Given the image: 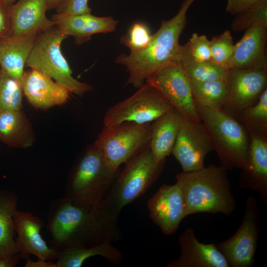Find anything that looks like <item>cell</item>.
<instances>
[{
	"label": "cell",
	"mask_w": 267,
	"mask_h": 267,
	"mask_svg": "<svg viewBox=\"0 0 267 267\" xmlns=\"http://www.w3.org/2000/svg\"><path fill=\"white\" fill-rule=\"evenodd\" d=\"M46 227L51 238V246L59 251L112 242L121 237L117 224L99 220L93 207L78 204L64 197L50 203Z\"/></svg>",
	"instance_id": "1"
},
{
	"label": "cell",
	"mask_w": 267,
	"mask_h": 267,
	"mask_svg": "<svg viewBox=\"0 0 267 267\" xmlns=\"http://www.w3.org/2000/svg\"><path fill=\"white\" fill-rule=\"evenodd\" d=\"M195 0H184L178 13L168 20H163L143 49L120 54L116 62L124 66L129 73L127 84L136 88L167 65L178 62L181 45L179 36L186 24L187 11Z\"/></svg>",
	"instance_id": "2"
},
{
	"label": "cell",
	"mask_w": 267,
	"mask_h": 267,
	"mask_svg": "<svg viewBox=\"0 0 267 267\" xmlns=\"http://www.w3.org/2000/svg\"><path fill=\"white\" fill-rule=\"evenodd\" d=\"M165 162L156 161L147 147L125 163L107 194L93 207L97 217L104 222L117 224L122 209L143 195L155 182Z\"/></svg>",
	"instance_id": "3"
},
{
	"label": "cell",
	"mask_w": 267,
	"mask_h": 267,
	"mask_svg": "<svg viewBox=\"0 0 267 267\" xmlns=\"http://www.w3.org/2000/svg\"><path fill=\"white\" fill-rule=\"evenodd\" d=\"M227 170L211 165L176 175L184 198V216L199 213L229 215L236 207Z\"/></svg>",
	"instance_id": "4"
},
{
	"label": "cell",
	"mask_w": 267,
	"mask_h": 267,
	"mask_svg": "<svg viewBox=\"0 0 267 267\" xmlns=\"http://www.w3.org/2000/svg\"><path fill=\"white\" fill-rule=\"evenodd\" d=\"M201 122L209 134L220 166L226 170H244L250 143L249 131L236 119L221 110L196 102Z\"/></svg>",
	"instance_id": "5"
},
{
	"label": "cell",
	"mask_w": 267,
	"mask_h": 267,
	"mask_svg": "<svg viewBox=\"0 0 267 267\" xmlns=\"http://www.w3.org/2000/svg\"><path fill=\"white\" fill-rule=\"evenodd\" d=\"M119 170L107 165L93 143L76 163L64 189V197L78 204L94 207L107 194Z\"/></svg>",
	"instance_id": "6"
},
{
	"label": "cell",
	"mask_w": 267,
	"mask_h": 267,
	"mask_svg": "<svg viewBox=\"0 0 267 267\" xmlns=\"http://www.w3.org/2000/svg\"><path fill=\"white\" fill-rule=\"evenodd\" d=\"M67 37L55 26L38 34L26 65L54 80L71 93L82 96L92 88L72 76L61 50V44Z\"/></svg>",
	"instance_id": "7"
},
{
	"label": "cell",
	"mask_w": 267,
	"mask_h": 267,
	"mask_svg": "<svg viewBox=\"0 0 267 267\" xmlns=\"http://www.w3.org/2000/svg\"><path fill=\"white\" fill-rule=\"evenodd\" d=\"M151 123L124 122L104 127L94 144L113 171L149 147Z\"/></svg>",
	"instance_id": "8"
},
{
	"label": "cell",
	"mask_w": 267,
	"mask_h": 267,
	"mask_svg": "<svg viewBox=\"0 0 267 267\" xmlns=\"http://www.w3.org/2000/svg\"><path fill=\"white\" fill-rule=\"evenodd\" d=\"M173 108L156 88L146 83L132 95L107 110L103 119L104 127L124 122L152 123Z\"/></svg>",
	"instance_id": "9"
},
{
	"label": "cell",
	"mask_w": 267,
	"mask_h": 267,
	"mask_svg": "<svg viewBox=\"0 0 267 267\" xmlns=\"http://www.w3.org/2000/svg\"><path fill=\"white\" fill-rule=\"evenodd\" d=\"M257 202L249 195L240 225L228 239L215 243L229 267L253 266L258 247L259 233Z\"/></svg>",
	"instance_id": "10"
},
{
	"label": "cell",
	"mask_w": 267,
	"mask_h": 267,
	"mask_svg": "<svg viewBox=\"0 0 267 267\" xmlns=\"http://www.w3.org/2000/svg\"><path fill=\"white\" fill-rule=\"evenodd\" d=\"M146 82L156 88L184 119L201 122L190 80L178 62L163 67Z\"/></svg>",
	"instance_id": "11"
},
{
	"label": "cell",
	"mask_w": 267,
	"mask_h": 267,
	"mask_svg": "<svg viewBox=\"0 0 267 267\" xmlns=\"http://www.w3.org/2000/svg\"><path fill=\"white\" fill-rule=\"evenodd\" d=\"M226 81L228 97L222 111L235 118L256 103L267 88V68L229 69Z\"/></svg>",
	"instance_id": "12"
},
{
	"label": "cell",
	"mask_w": 267,
	"mask_h": 267,
	"mask_svg": "<svg viewBox=\"0 0 267 267\" xmlns=\"http://www.w3.org/2000/svg\"><path fill=\"white\" fill-rule=\"evenodd\" d=\"M212 150L211 139L204 124L184 119L172 151L182 172L204 168V159Z\"/></svg>",
	"instance_id": "13"
},
{
	"label": "cell",
	"mask_w": 267,
	"mask_h": 267,
	"mask_svg": "<svg viewBox=\"0 0 267 267\" xmlns=\"http://www.w3.org/2000/svg\"><path fill=\"white\" fill-rule=\"evenodd\" d=\"M147 206L150 218L166 235L175 233L185 218L183 195L177 182L163 184L149 199Z\"/></svg>",
	"instance_id": "14"
},
{
	"label": "cell",
	"mask_w": 267,
	"mask_h": 267,
	"mask_svg": "<svg viewBox=\"0 0 267 267\" xmlns=\"http://www.w3.org/2000/svg\"><path fill=\"white\" fill-rule=\"evenodd\" d=\"M13 219L17 235L15 239L16 247L22 258L26 259L31 254L47 261L57 259L59 251L48 245L41 234L44 225L41 219L30 212L18 209Z\"/></svg>",
	"instance_id": "15"
},
{
	"label": "cell",
	"mask_w": 267,
	"mask_h": 267,
	"mask_svg": "<svg viewBox=\"0 0 267 267\" xmlns=\"http://www.w3.org/2000/svg\"><path fill=\"white\" fill-rule=\"evenodd\" d=\"M178 242L180 256L168 264L167 267H229L215 243L199 242L191 227L183 231Z\"/></svg>",
	"instance_id": "16"
},
{
	"label": "cell",
	"mask_w": 267,
	"mask_h": 267,
	"mask_svg": "<svg viewBox=\"0 0 267 267\" xmlns=\"http://www.w3.org/2000/svg\"><path fill=\"white\" fill-rule=\"evenodd\" d=\"M20 84L29 103L37 108L47 109L63 104L71 93L51 78L32 68L24 72Z\"/></svg>",
	"instance_id": "17"
},
{
	"label": "cell",
	"mask_w": 267,
	"mask_h": 267,
	"mask_svg": "<svg viewBox=\"0 0 267 267\" xmlns=\"http://www.w3.org/2000/svg\"><path fill=\"white\" fill-rule=\"evenodd\" d=\"M47 0H18L9 6L11 35H38L55 26L46 16Z\"/></svg>",
	"instance_id": "18"
},
{
	"label": "cell",
	"mask_w": 267,
	"mask_h": 267,
	"mask_svg": "<svg viewBox=\"0 0 267 267\" xmlns=\"http://www.w3.org/2000/svg\"><path fill=\"white\" fill-rule=\"evenodd\" d=\"M267 26L256 25L245 31L234 46L229 69L267 68L266 45Z\"/></svg>",
	"instance_id": "19"
},
{
	"label": "cell",
	"mask_w": 267,
	"mask_h": 267,
	"mask_svg": "<svg viewBox=\"0 0 267 267\" xmlns=\"http://www.w3.org/2000/svg\"><path fill=\"white\" fill-rule=\"evenodd\" d=\"M249 133L250 143L247 166L240 174V186L242 189L258 192L267 205V136Z\"/></svg>",
	"instance_id": "20"
},
{
	"label": "cell",
	"mask_w": 267,
	"mask_h": 267,
	"mask_svg": "<svg viewBox=\"0 0 267 267\" xmlns=\"http://www.w3.org/2000/svg\"><path fill=\"white\" fill-rule=\"evenodd\" d=\"M53 21L62 34L73 37L77 44L89 40L94 34L114 32L118 23L112 17H98L91 13L68 16Z\"/></svg>",
	"instance_id": "21"
},
{
	"label": "cell",
	"mask_w": 267,
	"mask_h": 267,
	"mask_svg": "<svg viewBox=\"0 0 267 267\" xmlns=\"http://www.w3.org/2000/svg\"><path fill=\"white\" fill-rule=\"evenodd\" d=\"M37 35H10L0 39L1 70L19 83Z\"/></svg>",
	"instance_id": "22"
},
{
	"label": "cell",
	"mask_w": 267,
	"mask_h": 267,
	"mask_svg": "<svg viewBox=\"0 0 267 267\" xmlns=\"http://www.w3.org/2000/svg\"><path fill=\"white\" fill-rule=\"evenodd\" d=\"M183 119L174 107L151 123L149 148L158 162L165 161L172 153Z\"/></svg>",
	"instance_id": "23"
},
{
	"label": "cell",
	"mask_w": 267,
	"mask_h": 267,
	"mask_svg": "<svg viewBox=\"0 0 267 267\" xmlns=\"http://www.w3.org/2000/svg\"><path fill=\"white\" fill-rule=\"evenodd\" d=\"M99 256L114 265L122 261L123 254L112 242L106 241L91 246L74 247L59 251L56 262L57 267H80L88 259Z\"/></svg>",
	"instance_id": "24"
},
{
	"label": "cell",
	"mask_w": 267,
	"mask_h": 267,
	"mask_svg": "<svg viewBox=\"0 0 267 267\" xmlns=\"http://www.w3.org/2000/svg\"><path fill=\"white\" fill-rule=\"evenodd\" d=\"M17 203L15 193L0 190V257L18 253L13 219Z\"/></svg>",
	"instance_id": "25"
},
{
	"label": "cell",
	"mask_w": 267,
	"mask_h": 267,
	"mask_svg": "<svg viewBox=\"0 0 267 267\" xmlns=\"http://www.w3.org/2000/svg\"><path fill=\"white\" fill-rule=\"evenodd\" d=\"M30 128L21 110L0 112V140L14 147H27L31 142Z\"/></svg>",
	"instance_id": "26"
},
{
	"label": "cell",
	"mask_w": 267,
	"mask_h": 267,
	"mask_svg": "<svg viewBox=\"0 0 267 267\" xmlns=\"http://www.w3.org/2000/svg\"><path fill=\"white\" fill-rule=\"evenodd\" d=\"M190 82L195 102L208 108L223 110L228 97L226 80Z\"/></svg>",
	"instance_id": "27"
},
{
	"label": "cell",
	"mask_w": 267,
	"mask_h": 267,
	"mask_svg": "<svg viewBox=\"0 0 267 267\" xmlns=\"http://www.w3.org/2000/svg\"><path fill=\"white\" fill-rule=\"evenodd\" d=\"M178 62L190 81L206 82L226 80L229 68L216 63L212 59L196 61L180 53Z\"/></svg>",
	"instance_id": "28"
},
{
	"label": "cell",
	"mask_w": 267,
	"mask_h": 267,
	"mask_svg": "<svg viewBox=\"0 0 267 267\" xmlns=\"http://www.w3.org/2000/svg\"><path fill=\"white\" fill-rule=\"evenodd\" d=\"M234 118L249 132L267 136V88L256 103L242 110Z\"/></svg>",
	"instance_id": "29"
},
{
	"label": "cell",
	"mask_w": 267,
	"mask_h": 267,
	"mask_svg": "<svg viewBox=\"0 0 267 267\" xmlns=\"http://www.w3.org/2000/svg\"><path fill=\"white\" fill-rule=\"evenodd\" d=\"M23 94L20 83L1 71L0 112L21 110Z\"/></svg>",
	"instance_id": "30"
},
{
	"label": "cell",
	"mask_w": 267,
	"mask_h": 267,
	"mask_svg": "<svg viewBox=\"0 0 267 267\" xmlns=\"http://www.w3.org/2000/svg\"><path fill=\"white\" fill-rule=\"evenodd\" d=\"M256 25L267 26V0H260L254 7L237 14L231 29L235 32L245 31Z\"/></svg>",
	"instance_id": "31"
},
{
	"label": "cell",
	"mask_w": 267,
	"mask_h": 267,
	"mask_svg": "<svg viewBox=\"0 0 267 267\" xmlns=\"http://www.w3.org/2000/svg\"><path fill=\"white\" fill-rule=\"evenodd\" d=\"M211 59L217 64L228 68L234 44L230 32L226 30L210 41Z\"/></svg>",
	"instance_id": "32"
},
{
	"label": "cell",
	"mask_w": 267,
	"mask_h": 267,
	"mask_svg": "<svg viewBox=\"0 0 267 267\" xmlns=\"http://www.w3.org/2000/svg\"><path fill=\"white\" fill-rule=\"evenodd\" d=\"M180 53L196 61L211 60L210 41L204 35L193 33L189 41L181 45Z\"/></svg>",
	"instance_id": "33"
},
{
	"label": "cell",
	"mask_w": 267,
	"mask_h": 267,
	"mask_svg": "<svg viewBox=\"0 0 267 267\" xmlns=\"http://www.w3.org/2000/svg\"><path fill=\"white\" fill-rule=\"evenodd\" d=\"M152 35L145 24L136 23L131 27L128 34L121 38V42L128 47L130 52L138 51L148 45Z\"/></svg>",
	"instance_id": "34"
},
{
	"label": "cell",
	"mask_w": 267,
	"mask_h": 267,
	"mask_svg": "<svg viewBox=\"0 0 267 267\" xmlns=\"http://www.w3.org/2000/svg\"><path fill=\"white\" fill-rule=\"evenodd\" d=\"M88 0H63L57 7L56 12L52 16V20L71 15L91 13Z\"/></svg>",
	"instance_id": "35"
},
{
	"label": "cell",
	"mask_w": 267,
	"mask_h": 267,
	"mask_svg": "<svg viewBox=\"0 0 267 267\" xmlns=\"http://www.w3.org/2000/svg\"><path fill=\"white\" fill-rule=\"evenodd\" d=\"M260 0H227L226 11L237 15L257 5Z\"/></svg>",
	"instance_id": "36"
},
{
	"label": "cell",
	"mask_w": 267,
	"mask_h": 267,
	"mask_svg": "<svg viewBox=\"0 0 267 267\" xmlns=\"http://www.w3.org/2000/svg\"><path fill=\"white\" fill-rule=\"evenodd\" d=\"M8 7L3 0H0V39L11 35V25Z\"/></svg>",
	"instance_id": "37"
},
{
	"label": "cell",
	"mask_w": 267,
	"mask_h": 267,
	"mask_svg": "<svg viewBox=\"0 0 267 267\" xmlns=\"http://www.w3.org/2000/svg\"><path fill=\"white\" fill-rule=\"evenodd\" d=\"M21 255L18 253L0 257V267H15L19 262Z\"/></svg>",
	"instance_id": "38"
},
{
	"label": "cell",
	"mask_w": 267,
	"mask_h": 267,
	"mask_svg": "<svg viewBox=\"0 0 267 267\" xmlns=\"http://www.w3.org/2000/svg\"><path fill=\"white\" fill-rule=\"evenodd\" d=\"M25 267H57L55 263L52 261H47L38 259L37 261H32L29 258H26Z\"/></svg>",
	"instance_id": "39"
},
{
	"label": "cell",
	"mask_w": 267,
	"mask_h": 267,
	"mask_svg": "<svg viewBox=\"0 0 267 267\" xmlns=\"http://www.w3.org/2000/svg\"><path fill=\"white\" fill-rule=\"evenodd\" d=\"M63 0H47V10L56 9Z\"/></svg>",
	"instance_id": "40"
},
{
	"label": "cell",
	"mask_w": 267,
	"mask_h": 267,
	"mask_svg": "<svg viewBox=\"0 0 267 267\" xmlns=\"http://www.w3.org/2000/svg\"><path fill=\"white\" fill-rule=\"evenodd\" d=\"M5 4L9 6L13 4L17 0H3Z\"/></svg>",
	"instance_id": "41"
},
{
	"label": "cell",
	"mask_w": 267,
	"mask_h": 267,
	"mask_svg": "<svg viewBox=\"0 0 267 267\" xmlns=\"http://www.w3.org/2000/svg\"><path fill=\"white\" fill-rule=\"evenodd\" d=\"M1 70L0 69V77H1Z\"/></svg>",
	"instance_id": "42"
}]
</instances>
